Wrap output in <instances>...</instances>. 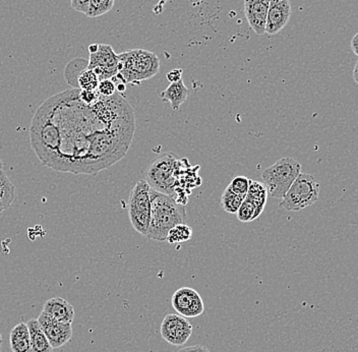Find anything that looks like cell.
Listing matches in <instances>:
<instances>
[{"label":"cell","mask_w":358,"mask_h":352,"mask_svg":"<svg viewBox=\"0 0 358 352\" xmlns=\"http://www.w3.org/2000/svg\"><path fill=\"white\" fill-rule=\"evenodd\" d=\"M80 91L67 90L45 101L33 118L31 145L51 169L95 176L127 155L136 129L134 113L122 96H100L86 105Z\"/></svg>","instance_id":"cell-1"},{"label":"cell","mask_w":358,"mask_h":352,"mask_svg":"<svg viewBox=\"0 0 358 352\" xmlns=\"http://www.w3.org/2000/svg\"><path fill=\"white\" fill-rule=\"evenodd\" d=\"M152 202L151 221L145 237L157 241H165L168 232L178 224L187 223L185 207L176 199L154 190L150 192Z\"/></svg>","instance_id":"cell-2"},{"label":"cell","mask_w":358,"mask_h":352,"mask_svg":"<svg viewBox=\"0 0 358 352\" xmlns=\"http://www.w3.org/2000/svg\"><path fill=\"white\" fill-rule=\"evenodd\" d=\"M118 73L112 80L123 84L140 85L159 73L160 59L155 53L133 49L118 55Z\"/></svg>","instance_id":"cell-3"},{"label":"cell","mask_w":358,"mask_h":352,"mask_svg":"<svg viewBox=\"0 0 358 352\" xmlns=\"http://www.w3.org/2000/svg\"><path fill=\"white\" fill-rule=\"evenodd\" d=\"M180 163L176 154L161 155L148 168L145 181L154 190L174 198Z\"/></svg>","instance_id":"cell-4"},{"label":"cell","mask_w":358,"mask_h":352,"mask_svg":"<svg viewBox=\"0 0 358 352\" xmlns=\"http://www.w3.org/2000/svg\"><path fill=\"white\" fill-rule=\"evenodd\" d=\"M301 174V165L293 158H281L262 174V183L273 198L283 199L297 176Z\"/></svg>","instance_id":"cell-5"},{"label":"cell","mask_w":358,"mask_h":352,"mask_svg":"<svg viewBox=\"0 0 358 352\" xmlns=\"http://www.w3.org/2000/svg\"><path fill=\"white\" fill-rule=\"evenodd\" d=\"M320 196V183L315 176L301 174L292 183L279 207L287 211H301L317 203Z\"/></svg>","instance_id":"cell-6"},{"label":"cell","mask_w":358,"mask_h":352,"mask_svg":"<svg viewBox=\"0 0 358 352\" xmlns=\"http://www.w3.org/2000/svg\"><path fill=\"white\" fill-rule=\"evenodd\" d=\"M151 187L145 179H140L131 190L129 199V218L136 232L147 235L151 221Z\"/></svg>","instance_id":"cell-7"},{"label":"cell","mask_w":358,"mask_h":352,"mask_svg":"<svg viewBox=\"0 0 358 352\" xmlns=\"http://www.w3.org/2000/svg\"><path fill=\"white\" fill-rule=\"evenodd\" d=\"M118 55L110 45L98 44L95 52L90 53L88 67L99 78V80H108L118 73Z\"/></svg>","instance_id":"cell-8"},{"label":"cell","mask_w":358,"mask_h":352,"mask_svg":"<svg viewBox=\"0 0 358 352\" xmlns=\"http://www.w3.org/2000/svg\"><path fill=\"white\" fill-rule=\"evenodd\" d=\"M161 336L165 342L174 346H182L192 334V324L180 315L169 314L162 321Z\"/></svg>","instance_id":"cell-9"},{"label":"cell","mask_w":358,"mask_h":352,"mask_svg":"<svg viewBox=\"0 0 358 352\" xmlns=\"http://www.w3.org/2000/svg\"><path fill=\"white\" fill-rule=\"evenodd\" d=\"M173 309L185 318H196L205 311L200 293L189 287H181L171 297Z\"/></svg>","instance_id":"cell-10"},{"label":"cell","mask_w":358,"mask_h":352,"mask_svg":"<svg viewBox=\"0 0 358 352\" xmlns=\"http://www.w3.org/2000/svg\"><path fill=\"white\" fill-rule=\"evenodd\" d=\"M37 320L53 349L64 346L73 337V327L71 323L53 319L43 311L40 314Z\"/></svg>","instance_id":"cell-11"},{"label":"cell","mask_w":358,"mask_h":352,"mask_svg":"<svg viewBox=\"0 0 358 352\" xmlns=\"http://www.w3.org/2000/svg\"><path fill=\"white\" fill-rule=\"evenodd\" d=\"M291 13L289 0H270L266 33L268 35L279 33L289 22Z\"/></svg>","instance_id":"cell-12"},{"label":"cell","mask_w":358,"mask_h":352,"mask_svg":"<svg viewBox=\"0 0 358 352\" xmlns=\"http://www.w3.org/2000/svg\"><path fill=\"white\" fill-rule=\"evenodd\" d=\"M270 0H245V15L252 30L257 35L266 33Z\"/></svg>","instance_id":"cell-13"},{"label":"cell","mask_w":358,"mask_h":352,"mask_svg":"<svg viewBox=\"0 0 358 352\" xmlns=\"http://www.w3.org/2000/svg\"><path fill=\"white\" fill-rule=\"evenodd\" d=\"M42 311L60 322L71 323V324L75 319L73 307L62 297H53L47 300Z\"/></svg>","instance_id":"cell-14"},{"label":"cell","mask_w":358,"mask_h":352,"mask_svg":"<svg viewBox=\"0 0 358 352\" xmlns=\"http://www.w3.org/2000/svg\"><path fill=\"white\" fill-rule=\"evenodd\" d=\"M189 89L185 87V83L182 80L176 83H170L167 89H165L162 93L160 94L161 99L167 101L171 105L172 111H178L181 105L185 102V100L189 97Z\"/></svg>","instance_id":"cell-15"},{"label":"cell","mask_w":358,"mask_h":352,"mask_svg":"<svg viewBox=\"0 0 358 352\" xmlns=\"http://www.w3.org/2000/svg\"><path fill=\"white\" fill-rule=\"evenodd\" d=\"M27 325L30 332L31 352H52L53 347L51 346L38 320L31 319Z\"/></svg>","instance_id":"cell-16"},{"label":"cell","mask_w":358,"mask_h":352,"mask_svg":"<svg viewBox=\"0 0 358 352\" xmlns=\"http://www.w3.org/2000/svg\"><path fill=\"white\" fill-rule=\"evenodd\" d=\"M13 352H31V337L27 323H20L13 327L10 335Z\"/></svg>","instance_id":"cell-17"},{"label":"cell","mask_w":358,"mask_h":352,"mask_svg":"<svg viewBox=\"0 0 358 352\" xmlns=\"http://www.w3.org/2000/svg\"><path fill=\"white\" fill-rule=\"evenodd\" d=\"M15 199V187L4 172L0 168V214L10 207Z\"/></svg>","instance_id":"cell-18"},{"label":"cell","mask_w":358,"mask_h":352,"mask_svg":"<svg viewBox=\"0 0 358 352\" xmlns=\"http://www.w3.org/2000/svg\"><path fill=\"white\" fill-rule=\"evenodd\" d=\"M268 195L267 188L264 185L263 183L250 181V188H248L245 199L252 202L259 212L263 213L266 203H267Z\"/></svg>","instance_id":"cell-19"},{"label":"cell","mask_w":358,"mask_h":352,"mask_svg":"<svg viewBox=\"0 0 358 352\" xmlns=\"http://www.w3.org/2000/svg\"><path fill=\"white\" fill-rule=\"evenodd\" d=\"M192 237V228L187 223L178 224L168 232L166 241L170 244H182Z\"/></svg>","instance_id":"cell-20"},{"label":"cell","mask_w":358,"mask_h":352,"mask_svg":"<svg viewBox=\"0 0 358 352\" xmlns=\"http://www.w3.org/2000/svg\"><path fill=\"white\" fill-rule=\"evenodd\" d=\"M245 199V197L238 196L227 187L224 190L222 197H221V205H222L223 210L225 212L230 213V214H236Z\"/></svg>","instance_id":"cell-21"},{"label":"cell","mask_w":358,"mask_h":352,"mask_svg":"<svg viewBox=\"0 0 358 352\" xmlns=\"http://www.w3.org/2000/svg\"><path fill=\"white\" fill-rule=\"evenodd\" d=\"M262 213L250 199H243V204L236 212L237 219L241 222H252L261 216Z\"/></svg>","instance_id":"cell-22"},{"label":"cell","mask_w":358,"mask_h":352,"mask_svg":"<svg viewBox=\"0 0 358 352\" xmlns=\"http://www.w3.org/2000/svg\"><path fill=\"white\" fill-rule=\"evenodd\" d=\"M99 78L92 69H85L78 77V87L80 90L96 91L99 85Z\"/></svg>","instance_id":"cell-23"},{"label":"cell","mask_w":358,"mask_h":352,"mask_svg":"<svg viewBox=\"0 0 358 352\" xmlns=\"http://www.w3.org/2000/svg\"><path fill=\"white\" fill-rule=\"evenodd\" d=\"M114 2L115 0H90L87 17H98L105 15L112 10Z\"/></svg>","instance_id":"cell-24"},{"label":"cell","mask_w":358,"mask_h":352,"mask_svg":"<svg viewBox=\"0 0 358 352\" xmlns=\"http://www.w3.org/2000/svg\"><path fill=\"white\" fill-rule=\"evenodd\" d=\"M250 179L245 176H236L232 179L231 183H229L228 188L238 195V196L245 197L248 194V188H250Z\"/></svg>","instance_id":"cell-25"},{"label":"cell","mask_w":358,"mask_h":352,"mask_svg":"<svg viewBox=\"0 0 358 352\" xmlns=\"http://www.w3.org/2000/svg\"><path fill=\"white\" fill-rule=\"evenodd\" d=\"M97 92L100 96L103 97H110L114 95L116 92V84L111 80H100L99 85H98Z\"/></svg>","instance_id":"cell-26"},{"label":"cell","mask_w":358,"mask_h":352,"mask_svg":"<svg viewBox=\"0 0 358 352\" xmlns=\"http://www.w3.org/2000/svg\"><path fill=\"white\" fill-rule=\"evenodd\" d=\"M100 95L97 90L96 91H87V90H80V99L84 104L93 105L98 99Z\"/></svg>","instance_id":"cell-27"},{"label":"cell","mask_w":358,"mask_h":352,"mask_svg":"<svg viewBox=\"0 0 358 352\" xmlns=\"http://www.w3.org/2000/svg\"><path fill=\"white\" fill-rule=\"evenodd\" d=\"M89 3L90 0H71V8L78 13H85V15L88 11Z\"/></svg>","instance_id":"cell-28"},{"label":"cell","mask_w":358,"mask_h":352,"mask_svg":"<svg viewBox=\"0 0 358 352\" xmlns=\"http://www.w3.org/2000/svg\"><path fill=\"white\" fill-rule=\"evenodd\" d=\"M166 77L170 83L179 82V80H182V71L181 69H173V71H170L167 73Z\"/></svg>","instance_id":"cell-29"},{"label":"cell","mask_w":358,"mask_h":352,"mask_svg":"<svg viewBox=\"0 0 358 352\" xmlns=\"http://www.w3.org/2000/svg\"><path fill=\"white\" fill-rule=\"evenodd\" d=\"M176 352H211L207 347L203 345H192V346L183 347V349H178Z\"/></svg>","instance_id":"cell-30"},{"label":"cell","mask_w":358,"mask_h":352,"mask_svg":"<svg viewBox=\"0 0 358 352\" xmlns=\"http://www.w3.org/2000/svg\"><path fill=\"white\" fill-rule=\"evenodd\" d=\"M351 49H352L353 53L358 56V33L351 40Z\"/></svg>","instance_id":"cell-31"},{"label":"cell","mask_w":358,"mask_h":352,"mask_svg":"<svg viewBox=\"0 0 358 352\" xmlns=\"http://www.w3.org/2000/svg\"><path fill=\"white\" fill-rule=\"evenodd\" d=\"M127 85L123 84V83H118L117 86H116V91L120 92V93H123L127 90Z\"/></svg>","instance_id":"cell-32"},{"label":"cell","mask_w":358,"mask_h":352,"mask_svg":"<svg viewBox=\"0 0 358 352\" xmlns=\"http://www.w3.org/2000/svg\"><path fill=\"white\" fill-rule=\"evenodd\" d=\"M353 80H355V83H357L358 85V62L357 64H355V69H353Z\"/></svg>","instance_id":"cell-33"},{"label":"cell","mask_w":358,"mask_h":352,"mask_svg":"<svg viewBox=\"0 0 358 352\" xmlns=\"http://www.w3.org/2000/svg\"><path fill=\"white\" fill-rule=\"evenodd\" d=\"M0 168H3V162H2L1 159H0Z\"/></svg>","instance_id":"cell-34"},{"label":"cell","mask_w":358,"mask_h":352,"mask_svg":"<svg viewBox=\"0 0 358 352\" xmlns=\"http://www.w3.org/2000/svg\"><path fill=\"white\" fill-rule=\"evenodd\" d=\"M1 344H2V336H1V334H0V347H1Z\"/></svg>","instance_id":"cell-35"}]
</instances>
